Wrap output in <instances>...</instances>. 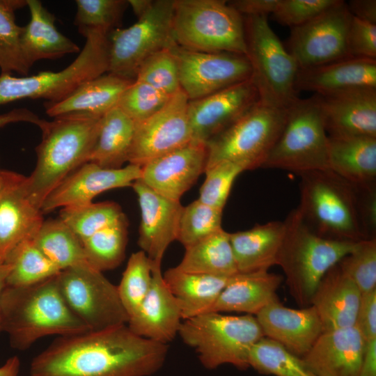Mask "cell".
Wrapping results in <instances>:
<instances>
[{"instance_id":"obj_1","label":"cell","mask_w":376,"mask_h":376,"mask_svg":"<svg viewBox=\"0 0 376 376\" xmlns=\"http://www.w3.org/2000/svg\"><path fill=\"white\" fill-rule=\"evenodd\" d=\"M167 344L127 324L60 336L32 360L31 376H150L163 366Z\"/></svg>"},{"instance_id":"obj_2","label":"cell","mask_w":376,"mask_h":376,"mask_svg":"<svg viewBox=\"0 0 376 376\" xmlns=\"http://www.w3.org/2000/svg\"><path fill=\"white\" fill-rule=\"evenodd\" d=\"M56 276L29 286L5 287L1 299V331L8 334L12 347L23 351L44 336L90 331L67 306Z\"/></svg>"},{"instance_id":"obj_3","label":"cell","mask_w":376,"mask_h":376,"mask_svg":"<svg viewBox=\"0 0 376 376\" xmlns=\"http://www.w3.org/2000/svg\"><path fill=\"white\" fill-rule=\"evenodd\" d=\"M102 117L68 114L52 120L40 119L42 139L36 147L37 161L26 189L31 202L40 210L47 196L68 175L88 162Z\"/></svg>"},{"instance_id":"obj_4","label":"cell","mask_w":376,"mask_h":376,"mask_svg":"<svg viewBox=\"0 0 376 376\" xmlns=\"http://www.w3.org/2000/svg\"><path fill=\"white\" fill-rule=\"evenodd\" d=\"M283 221L285 233L277 265L285 274L295 301L301 306H310L324 274L350 253L357 242L320 236L307 226L297 208Z\"/></svg>"},{"instance_id":"obj_5","label":"cell","mask_w":376,"mask_h":376,"mask_svg":"<svg viewBox=\"0 0 376 376\" xmlns=\"http://www.w3.org/2000/svg\"><path fill=\"white\" fill-rule=\"evenodd\" d=\"M299 175L300 202L297 208L313 232L334 240L357 242L367 240L354 184L329 169Z\"/></svg>"},{"instance_id":"obj_6","label":"cell","mask_w":376,"mask_h":376,"mask_svg":"<svg viewBox=\"0 0 376 376\" xmlns=\"http://www.w3.org/2000/svg\"><path fill=\"white\" fill-rule=\"evenodd\" d=\"M221 0H174L172 36L193 51L246 55L244 17Z\"/></svg>"},{"instance_id":"obj_7","label":"cell","mask_w":376,"mask_h":376,"mask_svg":"<svg viewBox=\"0 0 376 376\" xmlns=\"http://www.w3.org/2000/svg\"><path fill=\"white\" fill-rule=\"evenodd\" d=\"M178 334L194 348L201 364L212 370L224 364L238 369L249 368L253 345L264 336L256 317L226 315L209 312L184 320Z\"/></svg>"},{"instance_id":"obj_8","label":"cell","mask_w":376,"mask_h":376,"mask_svg":"<svg viewBox=\"0 0 376 376\" xmlns=\"http://www.w3.org/2000/svg\"><path fill=\"white\" fill-rule=\"evenodd\" d=\"M77 58L58 72L43 71L31 76L0 75V105L22 99H45L57 102L82 83L108 72V34L88 31Z\"/></svg>"},{"instance_id":"obj_9","label":"cell","mask_w":376,"mask_h":376,"mask_svg":"<svg viewBox=\"0 0 376 376\" xmlns=\"http://www.w3.org/2000/svg\"><path fill=\"white\" fill-rule=\"evenodd\" d=\"M246 56L260 103L289 109L299 97L295 88L299 66L270 27L267 16L244 18Z\"/></svg>"},{"instance_id":"obj_10","label":"cell","mask_w":376,"mask_h":376,"mask_svg":"<svg viewBox=\"0 0 376 376\" xmlns=\"http://www.w3.org/2000/svg\"><path fill=\"white\" fill-rule=\"evenodd\" d=\"M262 167L298 175L329 169L328 135L318 95L299 98L289 108L284 127Z\"/></svg>"},{"instance_id":"obj_11","label":"cell","mask_w":376,"mask_h":376,"mask_svg":"<svg viewBox=\"0 0 376 376\" xmlns=\"http://www.w3.org/2000/svg\"><path fill=\"white\" fill-rule=\"evenodd\" d=\"M289 109L257 104L206 143V169L223 161L246 170L262 167L285 123Z\"/></svg>"},{"instance_id":"obj_12","label":"cell","mask_w":376,"mask_h":376,"mask_svg":"<svg viewBox=\"0 0 376 376\" xmlns=\"http://www.w3.org/2000/svg\"><path fill=\"white\" fill-rule=\"evenodd\" d=\"M56 279L67 306L90 331L127 324L117 286L86 261L61 271Z\"/></svg>"},{"instance_id":"obj_13","label":"cell","mask_w":376,"mask_h":376,"mask_svg":"<svg viewBox=\"0 0 376 376\" xmlns=\"http://www.w3.org/2000/svg\"><path fill=\"white\" fill-rule=\"evenodd\" d=\"M174 0H155L133 25L108 35V72L135 80L143 62L175 42L172 36Z\"/></svg>"},{"instance_id":"obj_14","label":"cell","mask_w":376,"mask_h":376,"mask_svg":"<svg viewBox=\"0 0 376 376\" xmlns=\"http://www.w3.org/2000/svg\"><path fill=\"white\" fill-rule=\"evenodd\" d=\"M352 15L344 1H338L309 22L291 29L285 46L299 68L352 57L347 33Z\"/></svg>"},{"instance_id":"obj_15","label":"cell","mask_w":376,"mask_h":376,"mask_svg":"<svg viewBox=\"0 0 376 376\" xmlns=\"http://www.w3.org/2000/svg\"><path fill=\"white\" fill-rule=\"evenodd\" d=\"M169 49L178 64L180 88L189 100L251 78L252 70L246 55L193 51L175 43Z\"/></svg>"},{"instance_id":"obj_16","label":"cell","mask_w":376,"mask_h":376,"mask_svg":"<svg viewBox=\"0 0 376 376\" xmlns=\"http://www.w3.org/2000/svg\"><path fill=\"white\" fill-rule=\"evenodd\" d=\"M189 100L180 89L148 119L136 123L127 162L139 166L192 141Z\"/></svg>"},{"instance_id":"obj_17","label":"cell","mask_w":376,"mask_h":376,"mask_svg":"<svg viewBox=\"0 0 376 376\" xmlns=\"http://www.w3.org/2000/svg\"><path fill=\"white\" fill-rule=\"evenodd\" d=\"M260 102L251 79L205 97L189 100L192 141L205 144Z\"/></svg>"},{"instance_id":"obj_18","label":"cell","mask_w":376,"mask_h":376,"mask_svg":"<svg viewBox=\"0 0 376 376\" xmlns=\"http://www.w3.org/2000/svg\"><path fill=\"white\" fill-rule=\"evenodd\" d=\"M141 166L129 164L119 169H107L86 162L63 180L45 198L40 211L93 203L100 194L112 189L132 187L140 179Z\"/></svg>"},{"instance_id":"obj_19","label":"cell","mask_w":376,"mask_h":376,"mask_svg":"<svg viewBox=\"0 0 376 376\" xmlns=\"http://www.w3.org/2000/svg\"><path fill=\"white\" fill-rule=\"evenodd\" d=\"M26 176L2 170L0 186V263L22 242L32 239L43 222L42 213L29 200Z\"/></svg>"},{"instance_id":"obj_20","label":"cell","mask_w":376,"mask_h":376,"mask_svg":"<svg viewBox=\"0 0 376 376\" xmlns=\"http://www.w3.org/2000/svg\"><path fill=\"white\" fill-rule=\"evenodd\" d=\"M207 158L206 145L191 141L145 164L139 180L159 194L180 201L205 173Z\"/></svg>"},{"instance_id":"obj_21","label":"cell","mask_w":376,"mask_h":376,"mask_svg":"<svg viewBox=\"0 0 376 376\" xmlns=\"http://www.w3.org/2000/svg\"><path fill=\"white\" fill-rule=\"evenodd\" d=\"M141 210L138 245L154 265H162L171 242L176 240L180 214V201L164 197L139 179L132 186Z\"/></svg>"},{"instance_id":"obj_22","label":"cell","mask_w":376,"mask_h":376,"mask_svg":"<svg viewBox=\"0 0 376 376\" xmlns=\"http://www.w3.org/2000/svg\"><path fill=\"white\" fill-rule=\"evenodd\" d=\"M318 97L328 136L376 137V88H354Z\"/></svg>"},{"instance_id":"obj_23","label":"cell","mask_w":376,"mask_h":376,"mask_svg":"<svg viewBox=\"0 0 376 376\" xmlns=\"http://www.w3.org/2000/svg\"><path fill=\"white\" fill-rule=\"evenodd\" d=\"M182 320L180 304L164 280L161 265L152 263L151 286L127 327L139 336L167 344L178 334Z\"/></svg>"},{"instance_id":"obj_24","label":"cell","mask_w":376,"mask_h":376,"mask_svg":"<svg viewBox=\"0 0 376 376\" xmlns=\"http://www.w3.org/2000/svg\"><path fill=\"white\" fill-rule=\"evenodd\" d=\"M264 336L303 357L323 332L315 308L295 309L273 301L256 315Z\"/></svg>"},{"instance_id":"obj_25","label":"cell","mask_w":376,"mask_h":376,"mask_svg":"<svg viewBox=\"0 0 376 376\" xmlns=\"http://www.w3.org/2000/svg\"><path fill=\"white\" fill-rule=\"evenodd\" d=\"M366 343L354 326L324 331L302 359L315 376H359Z\"/></svg>"},{"instance_id":"obj_26","label":"cell","mask_w":376,"mask_h":376,"mask_svg":"<svg viewBox=\"0 0 376 376\" xmlns=\"http://www.w3.org/2000/svg\"><path fill=\"white\" fill-rule=\"evenodd\" d=\"M361 88H376V59L350 57L299 68L295 88L325 96Z\"/></svg>"},{"instance_id":"obj_27","label":"cell","mask_w":376,"mask_h":376,"mask_svg":"<svg viewBox=\"0 0 376 376\" xmlns=\"http://www.w3.org/2000/svg\"><path fill=\"white\" fill-rule=\"evenodd\" d=\"M361 292L340 269L333 266L319 283L311 299L323 332L354 327Z\"/></svg>"},{"instance_id":"obj_28","label":"cell","mask_w":376,"mask_h":376,"mask_svg":"<svg viewBox=\"0 0 376 376\" xmlns=\"http://www.w3.org/2000/svg\"><path fill=\"white\" fill-rule=\"evenodd\" d=\"M134 81L106 72L82 83L59 102H47L46 113L53 118L68 114L102 117L117 107L123 93Z\"/></svg>"},{"instance_id":"obj_29","label":"cell","mask_w":376,"mask_h":376,"mask_svg":"<svg viewBox=\"0 0 376 376\" xmlns=\"http://www.w3.org/2000/svg\"><path fill=\"white\" fill-rule=\"evenodd\" d=\"M29 23L22 26L20 46L31 68L40 60H54L67 54L79 53V47L56 27V18L38 0H26Z\"/></svg>"},{"instance_id":"obj_30","label":"cell","mask_w":376,"mask_h":376,"mask_svg":"<svg viewBox=\"0 0 376 376\" xmlns=\"http://www.w3.org/2000/svg\"><path fill=\"white\" fill-rule=\"evenodd\" d=\"M282 281L281 275L268 271L239 272L229 278L209 312H240L256 315L278 299L276 292Z\"/></svg>"},{"instance_id":"obj_31","label":"cell","mask_w":376,"mask_h":376,"mask_svg":"<svg viewBox=\"0 0 376 376\" xmlns=\"http://www.w3.org/2000/svg\"><path fill=\"white\" fill-rule=\"evenodd\" d=\"M285 223L271 221L244 231L229 233L237 270L240 273L268 271L277 265Z\"/></svg>"},{"instance_id":"obj_32","label":"cell","mask_w":376,"mask_h":376,"mask_svg":"<svg viewBox=\"0 0 376 376\" xmlns=\"http://www.w3.org/2000/svg\"><path fill=\"white\" fill-rule=\"evenodd\" d=\"M328 164L350 183H376V137L328 136Z\"/></svg>"},{"instance_id":"obj_33","label":"cell","mask_w":376,"mask_h":376,"mask_svg":"<svg viewBox=\"0 0 376 376\" xmlns=\"http://www.w3.org/2000/svg\"><path fill=\"white\" fill-rule=\"evenodd\" d=\"M163 277L180 304L182 320L208 313L230 278L186 272L175 267Z\"/></svg>"},{"instance_id":"obj_34","label":"cell","mask_w":376,"mask_h":376,"mask_svg":"<svg viewBox=\"0 0 376 376\" xmlns=\"http://www.w3.org/2000/svg\"><path fill=\"white\" fill-rule=\"evenodd\" d=\"M136 123L118 107L101 118L97 137L88 162L107 169H119L127 162Z\"/></svg>"},{"instance_id":"obj_35","label":"cell","mask_w":376,"mask_h":376,"mask_svg":"<svg viewBox=\"0 0 376 376\" xmlns=\"http://www.w3.org/2000/svg\"><path fill=\"white\" fill-rule=\"evenodd\" d=\"M175 267L181 271L230 277L239 273L230 242L223 228L185 248V255Z\"/></svg>"},{"instance_id":"obj_36","label":"cell","mask_w":376,"mask_h":376,"mask_svg":"<svg viewBox=\"0 0 376 376\" xmlns=\"http://www.w3.org/2000/svg\"><path fill=\"white\" fill-rule=\"evenodd\" d=\"M32 240L61 271L86 261L83 244L59 218L43 221Z\"/></svg>"},{"instance_id":"obj_37","label":"cell","mask_w":376,"mask_h":376,"mask_svg":"<svg viewBox=\"0 0 376 376\" xmlns=\"http://www.w3.org/2000/svg\"><path fill=\"white\" fill-rule=\"evenodd\" d=\"M5 263L10 266L6 285H31L58 275L61 270L36 246L32 239L19 244Z\"/></svg>"},{"instance_id":"obj_38","label":"cell","mask_w":376,"mask_h":376,"mask_svg":"<svg viewBox=\"0 0 376 376\" xmlns=\"http://www.w3.org/2000/svg\"><path fill=\"white\" fill-rule=\"evenodd\" d=\"M125 215L99 230L83 242L86 261L103 272L117 267L123 260L127 243Z\"/></svg>"},{"instance_id":"obj_39","label":"cell","mask_w":376,"mask_h":376,"mask_svg":"<svg viewBox=\"0 0 376 376\" xmlns=\"http://www.w3.org/2000/svg\"><path fill=\"white\" fill-rule=\"evenodd\" d=\"M249 367L261 374L274 376H315L299 357L280 343L263 336L251 347Z\"/></svg>"},{"instance_id":"obj_40","label":"cell","mask_w":376,"mask_h":376,"mask_svg":"<svg viewBox=\"0 0 376 376\" xmlns=\"http://www.w3.org/2000/svg\"><path fill=\"white\" fill-rule=\"evenodd\" d=\"M26 6V0H0V70L13 72L22 76L28 75L30 68L23 56L20 37L22 26L15 21V11Z\"/></svg>"},{"instance_id":"obj_41","label":"cell","mask_w":376,"mask_h":376,"mask_svg":"<svg viewBox=\"0 0 376 376\" xmlns=\"http://www.w3.org/2000/svg\"><path fill=\"white\" fill-rule=\"evenodd\" d=\"M124 215L118 204L105 201L62 208L59 219L83 244L93 234L114 224Z\"/></svg>"},{"instance_id":"obj_42","label":"cell","mask_w":376,"mask_h":376,"mask_svg":"<svg viewBox=\"0 0 376 376\" xmlns=\"http://www.w3.org/2000/svg\"><path fill=\"white\" fill-rule=\"evenodd\" d=\"M152 283V262L143 251L133 253L117 285L121 303L129 318L139 308Z\"/></svg>"},{"instance_id":"obj_43","label":"cell","mask_w":376,"mask_h":376,"mask_svg":"<svg viewBox=\"0 0 376 376\" xmlns=\"http://www.w3.org/2000/svg\"><path fill=\"white\" fill-rule=\"evenodd\" d=\"M223 210L198 199L183 207L176 240L189 247L222 229Z\"/></svg>"},{"instance_id":"obj_44","label":"cell","mask_w":376,"mask_h":376,"mask_svg":"<svg viewBox=\"0 0 376 376\" xmlns=\"http://www.w3.org/2000/svg\"><path fill=\"white\" fill-rule=\"evenodd\" d=\"M74 24L83 34L100 31L109 34L116 29L127 6L124 0H77Z\"/></svg>"},{"instance_id":"obj_45","label":"cell","mask_w":376,"mask_h":376,"mask_svg":"<svg viewBox=\"0 0 376 376\" xmlns=\"http://www.w3.org/2000/svg\"><path fill=\"white\" fill-rule=\"evenodd\" d=\"M338 264L361 294L376 290V239L357 242Z\"/></svg>"},{"instance_id":"obj_46","label":"cell","mask_w":376,"mask_h":376,"mask_svg":"<svg viewBox=\"0 0 376 376\" xmlns=\"http://www.w3.org/2000/svg\"><path fill=\"white\" fill-rule=\"evenodd\" d=\"M171 97L144 82L134 80L123 93L117 107L135 123H139L159 111Z\"/></svg>"},{"instance_id":"obj_47","label":"cell","mask_w":376,"mask_h":376,"mask_svg":"<svg viewBox=\"0 0 376 376\" xmlns=\"http://www.w3.org/2000/svg\"><path fill=\"white\" fill-rule=\"evenodd\" d=\"M135 80L171 96L181 89L178 64L169 48L146 58L139 67Z\"/></svg>"},{"instance_id":"obj_48","label":"cell","mask_w":376,"mask_h":376,"mask_svg":"<svg viewBox=\"0 0 376 376\" xmlns=\"http://www.w3.org/2000/svg\"><path fill=\"white\" fill-rule=\"evenodd\" d=\"M246 171L240 164L223 161L205 169L198 200L215 208L223 210L233 184L239 174Z\"/></svg>"},{"instance_id":"obj_49","label":"cell","mask_w":376,"mask_h":376,"mask_svg":"<svg viewBox=\"0 0 376 376\" xmlns=\"http://www.w3.org/2000/svg\"><path fill=\"white\" fill-rule=\"evenodd\" d=\"M337 1L338 0H279L272 15L279 23L292 29L309 22Z\"/></svg>"},{"instance_id":"obj_50","label":"cell","mask_w":376,"mask_h":376,"mask_svg":"<svg viewBox=\"0 0 376 376\" xmlns=\"http://www.w3.org/2000/svg\"><path fill=\"white\" fill-rule=\"evenodd\" d=\"M347 47L352 57L376 59V24L352 16Z\"/></svg>"},{"instance_id":"obj_51","label":"cell","mask_w":376,"mask_h":376,"mask_svg":"<svg viewBox=\"0 0 376 376\" xmlns=\"http://www.w3.org/2000/svg\"><path fill=\"white\" fill-rule=\"evenodd\" d=\"M354 185L363 234L367 240L376 239V183Z\"/></svg>"},{"instance_id":"obj_52","label":"cell","mask_w":376,"mask_h":376,"mask_svg":"<svg viewBox=\"0 0 376 376\" xmlns=\"http://www.w3.org/2000/svg\"><path fill=\"white\" fill-rule=\"evenodd\" d=\"M354 327L366 342L376 339V290L361 294Z\"/></svg>"},{"instance_id":"obj_53","label":"cell","mask_w":376,"mask_h":376,"mask_svg":"<svg viewBox=\"0 0 376 376\" xmlns=\"http://www.w3.org/2000/svg\"><path fill=\"white\" fill-rule=\"evenodd\" d=\"M279 0H236L228 3L242 16H267L273 13Z\"/></svg>"},{"instance_id":"obj_54","label":"cell","mask_w":376,"mask_h":376,"mask_svg":"<svg viewBox=\"0 0 376 376\" xmlns=\"http://www.w3.org/2000/svg\"><path fill=\"white\" fill-rule=\"evenodd\" d=\"M346 3L353 17L376 24L375 0H352Z\"/></svg>"},{"instance_id":"obj_55","label":"cell","mask_w":376,"mask_h":376,"mask_svg":"<svg viewBox=\"0 0 376 376\" xmlns=\"http://www.w3.org/2000/svg\"><path fill=\"white\" fill-rule=\"evenodd\" d=\"M40 119L37 114L26 108H16L0 114V128L19 122L36 125Z\"/></svg>"},{"instance_id":"obj_56","label":"cell","mask_w":376,"mask_h":376,"mask_svg":"<svg viewBox=\"0 0 376 376\" xmlns=\"http://www.w3.org/2000/svg\"><path fill=\"white\" fill-rule=\"evenodd\" d=\"M359 376H376V339L366 343Z\"/></svg>"},{"instance_id":"obj_57","label":"cell","mask_w":376,"mask_h":376,"mask_svg":"<svg viewBox=\"0 0 376 376\" xmlns=\"http://www.w3.org/2000/svg\"><path fill=\"white\" fill-rule=\"evenodd\" d=\"M20 361L17 356L9 358L0 366V376H19Z\"/></svg>"},{"instance_id":"obj_58","label":"cell","mask_w":376,"mask_h":376,"mask_svg":"<svg viewBox=\"0 0 376 376\" xmlns=\"http://www.w3.org/2000/svg\"><path fill=\"white\" fill-rule=\"evenodd\" d=\"M128 4L132 7L134 13L138 18L141 17L150 8L152 0H130Z\"/></svg>"},{"instance_id":"obj_59","label":"cell","mask_w":376,"mask_h":376,"mask_svg":"<svg viewBox=\"0 0 376 376\" xmlns=\"http://www.w3.org/2000/svg\"><path fill=\"white\" fill-rule=\"evenodd\" d=\"M10 266L7 263H0V331H1V299L3 291L6 286V279Z\"/></svg>"},{"instance_id":"obj_60","label":"cell","mask_w":376,"mask_h":376,"mask_svg":"<svg viewBox=\"0 0 376 376\" xmlns=\"http://www.w3.org/2000/svg\"><path fill=\"white\" fill-rule=\"evenodd\" d=\"M1 172H2V170L0 169V186L1 183Z\"/></svg>"}]
</instances>
